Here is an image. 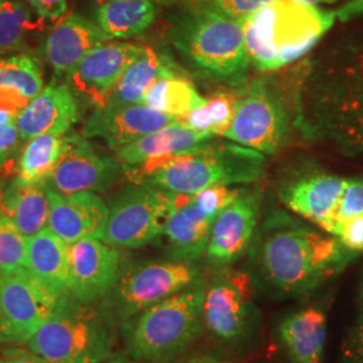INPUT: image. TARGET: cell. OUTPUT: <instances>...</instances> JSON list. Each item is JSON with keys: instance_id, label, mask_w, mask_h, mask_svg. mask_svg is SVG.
Here are the masks:
<instances>
[{"instance_id": "f546056e", "label": "cell", "mask_w": 363, "mask_h": 363, "mask_svg": "<svg viewBox=\"0 0 363 363\" xmlns=\"http://www.w3.org/2000/svg\"><path fill=\"white\" fill-rule=\"evenodd\" d=\"M40 28L21 0H0V52L27 50L28 39Z\"/></svg>"}, {"instance_id": "5bb4252c", "label": "cell", "mask_w": 363, "mask_h": 363, "mask_svg": "<svg viewBox=\"0 0 363 363\" xmlns=\"http://www.w3.org/2000/svg\"><path fill=\"white\" fill-rule=\"evenodd\" d=\"M69 292L86 304L103 301L116 286L125 267L117 247L91 237L69 244Z\"/></svg>"}, {"instance_id": "f6af8a7d", "label": "cell", "mask_w": 363, "mask_h": 363, "mask_svg": "<svg viewBox=\"0 0 363 363\" xmlns=\"http://www.w3.org/2000/svg\"><path fill=\"white\" fill-rule=\"evenodd\" d=\"M301 3H307V4H311V6H316V4H322V3H335L339 0H298Z\"/></svg>"}, {"instance_id": "74e56055", "label": "cell", "mask_w": 363, "mask_h": 363, "mask_svg": "<svg viewBox=\"0 0 363 363\" xmlns=\"http://www.w3.org/2000/svg\"><path fill=\"white\" fill-rule=\"evenodd\" d=\"M337 237L351 252H363V214L346 220Z\"/></svg>"}, {"instance_id": "7bdbcfd3", "label": "cell", "mask_w": 363, "mask_h": 363, "mask_svg": "<svg viewBox=\"0 0 363 363\" xmlns=\"http://www.w3.org/2000/svg\"><path fill=\"white\" fill-rule=\"evenodd\" d=\"M179 363H233L226 359H222L217 355H211V354H198L189 357L186 359H182Z\"/></svg>"}, {"instance_id": "4dcf8cb0", "label": "cell", "mask_w": 363, "mask_h": 363, "mask_svg": "<svg viewBox=\"0 0 363 363\" xmlns=\"http://www.w3.org/2000/svg\"><path fill=\"white\" fill-rule=\"evenodd\" d=\"M241 91V89H240ZM240 93H218L206 100V103L178 118L183 125L198 132L222 135L233 120Z\"/></svg>"}, {"instance_id": "ab89813d", "label": "cell", "mask_w": 363, "mask_h": 363, "mask_svg": "<svg viewBox=\"0 0 363 363\" xmlns=\"http://www.w3.org/2000/svg\"><path fill=\"white\" fill-rule=\"evenodd\" d=\"M30 101V99L19 91L0 86V112L10 113L18 118Z\"/></svg>"}, {"instance_id": "bcb514c9", "label": "cell", "mask_w": 363, "mask_h": 363, "mask_svg": "<svg viewBox=\"0 0 363 363\" xmlns=\"http://www.w3.org/2000/svg\"><path fill=\"white\" fill-rule=\"evenodd\" d=\"M0 343H1V315H0Z\"/></svg>"}, {"instance_id": "d590c367", "label": "cell", "mask_w": 363, "mask_h": 363, "mask_svg": "<svg viewBox=\"0 0 363 363\" xmlns=\"http://www.w3.org/2000/svg\"><path fill=\"white\" fill-rule=\"evenodd\" d=\"M343 363H363V276L359 286V301L355 323L342 347Z\"/></svg>"}, {"instance_id": "2e32d148", "label": "cell", "mask_w": 363, "mask_h": 363, "mask_svg": "<svg viewBox=\"0 0 363 363\" xmlns=\"http://www.w3.org/2000/svg\"><path fill=\"white\" fill-rule=\"evenodd\" d=\"M178 117L144 104L108 105L96 108L84 127V136L100 138L115 152L151 132L164 128Z\"/></svg>"}, {"instance_id": "1f68e13d", "label": "cell", "mask_w": 363, "mask_h": 363, "mask_svg": "<svg viewBox=\"0 0 363 363\" xmlns=\"http://www.w3.org/2000/svg\"><path fill=\"white\" fill-rule=\"evenodd\" d=\"M0 86L19 91L33 100L43 91V76L38 61L27 54L0 58Z\"/></svg>"}, {"instance_id": "4316f807", "label": "cell", "mask_w": 363, "mask_h": 363, "mask_svg": "<svg viewBox=\"0 0 363 363\" xmlns=\"http://www.w3.org/2000/svg\"><path fill=\"white\" fill-rule=\"evenodd\" d=\"M154 0H106L97 10V25L109 39L130 38L155 22Z\"/></svg>"}, {"instance_id": "44dd1931", "label": "cell", "mask_w": 363, "mask_h": 363, "mask_svg": "<svg viewBox=\"0 0 363 363\" xmlns=\"http://www.w3.org/2000/svg\"><path fill=\"white\" fill-rule=\"evenodd\" d=\"M108 40L99 25L79 13H70L50 31L43 50L55 74L66 76L88 52Z\"/></svg>"}, {"instance_id": "60d3db41", "label": "cell", "mask_w": 363, "mask_h": 363, "mask_svg": "<svg viewBox=\"0 0 363 363\" xmlns=\"http://www.w3.org/2000/svg\"><path fill=\"white\" fill-rule=\"evenodd\" d=\"M337 18L342 22H347L355 18L363 16V0H350L342 7H339L337 11Z\"/></svg>"}, {"instance_id": "30bf717a", "label": "cell", "mask_w": 363, "mask_h": 363, "mask_svg": "<svg viewBox=\"0 0 363 363\" xmlns=\"http://www.w3.org/2000/svg\"><path fill=\"white\" fill-rule=\"evenodd\" d=\"M288 127L281 96L267 78H256L241 88L233 120L222 136L261 154H274L286 142Z\"/></svg>"}, {"instance_id": "603a6c76", "label": "cell", "mask_w": 363, "mask_h": 363, "mask_svg": "<svg viewBox=\"0 0 363 363\" xmlns=\"http://www.w3.org/2000/svg\"><path fill=\"white\" fill-rule=\"evenodd\" d=\"M26 269L54 298H61L70 286L69 244L49 228L27 238Z\"/></svg>"}, {"instance_id": "d4e9b609", "label": "cell", "mask_w": 363, "mask_h": 363, "mask_svg": "<svg viewBox=\"0 0 363 363\" xmlns=\"http://www.w3.org/2000/svg\"><path fill=\"white\" fill-rule=\"evenodd\" d=\"M0 208L26 238L48 228L50 199L48 183H23L13 178L7 187L0 183Z\"/></svg>"}, {"instance_id": "d6986e66", "label": "cell", "mask_w": 363, "mask_h": 363, "mask_svg": "<svg viewBox=\"0 0 363 363\" xmlns=\"http://www.w3.org/2000/svg\"><path fill=\"white\" fill-rule=\"evenodd\" d=\"M216 218L199 205L195 194H175L162 234L169 257L195 262L205 256Z\"/></svg>"}, {"instance_id": "277c9868", "label": "cell", "mask_w": 363, "mask_h": 363, "mask_svg": "<svg viewBox=\"0 0 363 363\" xmlns=\"http://www.w3.org/2000/svg\"><path fill=\"white\" fill-rule=\"evenodd\" d=\"M171 40L183 62L198 76L229 86L247 81L250 61L241 21L186 7L174 21Z\"/></svg>"}, {"instance_id": "ffe728a7", "label": "cell", "mask_w": 363, "mask_h": 363, "mask_svg": "<svg viewBox=\"0 0 363 363\" xmlns=\"http://www.w3.org/2000/svg\"><path fill=\"white\" fill-rule=\"evenodd\" d=\"M79 120L76 96L67 84L52 82L34 97L16 124L23 140L39 135H65Z\"/></svg>"}, {"instance_id": "7a4b0ae2", "label": "cell", "mask_w": 363, "mask_h": 363, "mask_svg": "<svg viewBox=\"0 0 363 363\" xmlns=\"http://www.w3.org/2000/svg\"><path fill=\"white\" fill-rule=\"evenodd\" d=\"M124 171L135 184L174 194H196L210 187L259 181L265 174V157L244 145L213 139L181 155L156 159Z\"/></svg>"}, {"instance_id": "836d02e7", "label": "cell", "mask_w": 363, "mask_h": 363, "mask_svg": "<svg viewBox=\"0 0 363 363\" xmlns=\"http://www.w3.org/2000/svg\"><path fill=\"white\" fill-rule=\"evenodd\" d=\"M184 7L201 9L234 21H242L273 0H183Z\"/></svg>"}, {"instance_id": "8992f818", "label": "cell", "mask_w": 363, "mask_h": 363, "mask_svg": "<svg viewBox=\"0 0 363 363\" xmlns=\"http://www.w3.org/2000/svg\"><path fill=\"white\" fill-rule=\"evenodd\" d=\"M203 286L184 289L121 323L130 358L143 363H169L189 350L205 331Z\"/></svg>"}, {"instance_id": "7402d4cb", "label": "cell", "mask_w": 363, "mask_h": 363, "mask_svg": "<svg viewBox=\"0 0 363 363\" xmlns=\"http://www.w3.org/2000/svg\"><path fill=\"white\" fill-rule=\"evenodd\" d=\"M214 136L208 132L190 130L177 120L164 128L117 148L115 155L123 169H133L151 160L189 152L211 142Z\"/></svg>"}, {"instance_id": "3957f363", "label": "cell", "mask_w": 363, "mask_h": 363, "mask_svg": "<svg viewBox=\"0 0 363 363\" xmlns=\"http://www.w3.org/2000/svg\"><path fill=\"white\" fill-rule=\"evenodd\" d=\"M335 19V11L298 0H273L241 21L250 66L271 72L298 61L313 49Z\"/></svg>"}, {"instance_id": "83f0119b", "label": "cell", "mask_w": 363, "mask_h": 363, "mask_svg": "<svg viewBox=\"0 0 363 363\" xmlns=\"http://www.w3.org/2000/svg\"><path fill=\"white\" fill-rule=\"evenodd\" d=\"M206 100L195 89L191 81L177 73L159 78L145 93L143 104L181 118L202 106Z\"/></svg>"}, {"instance_id": "b9f144b4", "label": "cell", "mask_w": 363, "mask_h": 363, "mask_svg": "<svg viewBox=\"0 0 363 363\" xmlns=\"http://www.w3.org/2000/svg\"><path fill=\"white\" fill-rule=\"evenodd\" d=\"M3 363H43L31 351L10 349L3 352Z\"/></svg>"}, {"instance_id": "6da1fadb", "label": "cell", "mask_w": 363, "mask_h": 363, "mask_svg": "<svg viewBox=\"0 0 363 363\" xmlns=\"http://www.w3.org/2000/svg\"><path fill=\"white\" fill-rule=\"evenodd\" d=\"M354 252L284 211L269 214L255 238L261 281L281 298H304L340 272Z\"/></svg>"}, {"instance_id": "ee69618b", "label": "cell", "mask_w": 363, "mask_h": 363, "mask_svg": "<svg viewBox=\"0 0 363 363\" xmlns=\"http://www.w3.org/2000/svg\"><path fill=\"white\" fill-rule=\"evenodd\" d=\"M104 363H143L130 358V355H115V357H111L108 361H105Z\"/></svg>"}, {"instance_id": "8d00e7d4", "label": "cell", "mask_w": 363, "mask_h": 363, "mask_svg": "<svg viewBox=\"0 0 363 363\" xmlns=\"http://www.w3.org/2000/svg\"><path fill=\"white\" fill-rule=\"evenodd\" d=\"M21 139L16 121L0 125V169L13 164V157L19 148Z\"/></svg>"}, {"instance_id": "9a60e30c", "label": "cell", "mask_w": 363, "mask_h": 363, "mask_svg": "<svg viewBox=\"0 0 363 363\" xmlns=\"http://www.w3.org/2000/svg\"><path fill=\"white\" fill-rule=\"evenodd\" d=\"M143 49V45L130 42L101 43L66 74V84L101 108Z\"/></svg>"}, {"instance_id": "7c38bea8", "label": "cell", "mask_w": 363, "mask_h": 363, "mask_svg": "<svg viewBox=\"0 0 363 363\" xmlns=\"http://www.w3.org/2000/svg\"><path fill=\"white\" fill-rule=\"evenodd\" d=\"M261 205V187H241L238 195L218 214L206 249V259L214 269L228 268L245 255L257 232Z\"/></svg>"}, {"instance_id": "ac0fdd59", "label": "cell", "mask_w": 363, "mask_h": 363, "mask_svg": "<svg viewBox=\"0 0 363 363\" xmlns=\"http://www.w3.org/2000/svg\"><path fill=\"white\" fill-rule=\"evenodd\" d=\"M346 182L330 174H310L283 183L279 198L286 208L330 234Z\"/></svg>"}, {"instance_id": "ba28073f", "label": "cell", "mask_w": 363, "mask_h": 363, "mask_svg": "<svg viewBox=\"0 0 363 363\" xmlns=\"http://www.w3.org/2000/svg\"><path fill=\"white\" fill-rule=\"evenodd\" d=\"M202 319L205 330L222 345L238 347L252 340L259 330V312L250 276L228 267L206 277Z\"/></svg>"}, {"instance_id": "f35d334b", "label": "cell", "mask_w": 363, "mask_h": 363, "mask_svg": "<svg viewBox=\"0 0 363 363\" xmlns=\"http://www.w3.org/2000/svg\"><path fill=\"white\" fill-rule=\"evenodd\" d=\"M40 19L60 22L67 11V0H28Z\"/></svg>"}, {"instance_id": "484cf974", "label": "cell", "mask_w": 363, "mask_h": 363, "mask_svg": "<svg viewBox=\"0 0 363 363\" xmlns=\"http://www.w3.org/2000/svg\"><path fill=\"white\" fill-rule=\"evenodd\" d=\"M181 73L169 55L144 46L106 100L108 105L143 104L144 96L159 78ZM103 108V106H101Z\"/></svg>"}, {"instance_id": "d6a6232c", "label": "cell", "mask_w": 363, "mask_h": 363, "mask_svg": "<svg viewBox=\"0 0 363 363\" xmlns=\"http://www.w3.org/2000/svg\"><path fill=\"white\" fill-rule=\"evenodd\" d=\"M27 238L0 208V273L26 268Z\"/></svg>"}, {"instance_id": "e0dca14e", "label": "cell", "mask_w": 363, "mask_h": 363, "mask_svg": "<svg viewBox=\"0 0 363 363\" xmlns=\"http://www.w3.org/2000/svg\"><path fill=\"white\" fill-rule=\"evenodd\" d=\"M50 214L48 228L66 244L104 234L109 206L91 191L60 194L49 187Z\"/></svg>"}, {"instance_id": "5b68a950", "label": "cell", "mask_w": 363, "mask_h": 363, "mask_svg": "<svg viewBox=\"0 0 363 363\" xmlns=\"http://www.w3.org/2000/svg\"><path fill=\"white\" fill-rule=\"evenodd\" d=\"M116 325L100 303L86 304L66 292L27 349L43 363H104L112 357Z\"/></svg>"}, {"instance_id": "7dc6e473", "label": "cell", "mask_w": 363, "mask_h": 363, "mask_svg": "<svg viewBox=\"0 0 363 363\" xmlns=\"http://www.w3.org/2000/svg\"><path fill=\"white\" fill-rule=\"evenodd\" d=\"M0 363H3V358H0Z\"/></svg>"}, {"instance_id": "f1b7e54d", "label": "cell", "mask_w": 363, "mask_h": 363, "mask_svg": "<svg viewBox=\"0 0 363 363\" xmlns=\"http://www.w3.org/2000/svg\"><path fill=\"white\" fill-rule=\"evenodd\" d=\"M64 135H39L23 147L16 166V179L23 183H46L65 150Z\"/></svg>"}, {"instance_id": "8fae6325", "label": "cell", "mask_w": 363, "mask_h": 363, "mask_svg": "<svg viewBox=\"0 0 363 363\" xmlns=\"http://www.w3.org/2000/svg\"><path fill=\"white\" fill-rule=\"evenodd\" d=\"M57 300L26 268L0 273L1 343H26L52 315Z\"/></svg>"}, {"instance_id": "cb8c5ba5", "label": "cell", "mask_w": 363, "mask_h": 363, "mask_svg": "<svg viewBox=\"0 0 363 363\" xmlns=\"http://www.w3.org/2000/svg\"><path fill=\"white\" fill-rule=\"evenodd\" d=\"M277 335L291 363H320L327 340V319L318 308H303L286 315Z\"/></svg>"}, {"instance_id": "9c48e42d", "label": "cell", "mask_w": 363, "mask_h": 363, "mask_svg": "<svg viewBox=\"0 0 363 363\" xmlns=\"http://www.w3.org/2000/svg\"><path fill=\"white\" fill-rule=\"evenodd\" d=\"M175 194L147 184L121 190L109 205L101 240L115 247L138 249L162 237Z\"/></svg>"}, {"instance_id": "e575fe53", "label": "cell", "mask_w": 363, "mask_h": 363, "mask_svg": "<svg viewBox=\"0 0 363 363\" xmlns=\"http://www.w3.org/2000/svg\"><path fill=\"white\" fill-rule=\"evenodd\" d=\"M363 214V181H347L337 202L331 235L337 237L346 220Z\"/></svg>"}, {"instance_id": "52a82bcc", "label": "cell", "mask_w": 363, "mask_h": 363, "mask_svg": "<svg viewBox=\"0 0 363 363\" xmlns=\"http://www.w3.org/2000/svg\"><path fill=\"white\" fill-rule=\"evenodd\" d=\"M206 276L195 262L152 259L124 267L101 307L120 325L184 289L202 286Z\"/></svg>"}, {"instance_id": "4fadbf2b", "label": "cell", "mask_w": 363, "mask_h": 363, "mask_svg": "<svg viewBox=\"0 0 363 363\" xmlns=\"http://www.w3.org/2000/svg\"><path fill=\"white\" fill-rule=\"evenodd\" d=\"M64 154L48 179V186L60 194L103 191L111 187L121 171L116 156L100 154L85 136H65Z\"/></svg>"}]
</instances>
